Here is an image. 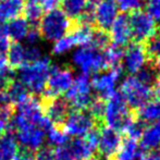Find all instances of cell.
Instances as JSON below:
<instances>
[{
	"label": "cell",
	"mask_w": 160,
	"mask_h": 160,
	"mask_svg": "<svg viewBox=\"0 0 160 160\" xmlns=\"http://www.w3.org/2000/svg\"><path fill=\"white\" fill-rule=\"evenodd\" d=\"M39 31H38V26H30V30H28V34H26V42H28V45H34L36 44L38 39H39Z\"/></svg>",
	"instance_id": "8d00e7d4"
},
{
	"label": "cell",
	"mask_w": 160,
	"mask_h": 160,
	"mask_svg": "<svg viewBox=\"0 0 160 160\" xmlns=\"http://www.w3.org/2000/svg\"><path fill=\"white\" fill-rule=\"evenodd\" d=\"M87 160H100V158H99V157L95 154V155H93V156H92L91 158H88Z\"/></svg>",
	"instance_id": "b9f144b4"
},
{
	"label": "cell",
	"mask_w": 160,
	"mask_h": 160,
	"mask_svg": "<svg viewBox=\"0 0 160 160\" xmlns=\"http://www.w3.org/2000/svg\"><path fill=\"white\" fill-rule=\"evenodd\" d=\"M74 46H75V42H74L73 37H72L71 34L68 33L63 37L56 40L55 45L52 47V53L53 55H62V53L69 51L71 48H73Z\"/></svg>",
	"instance_id": "83f0119b"
},
{
	"label": "cell",
	"mask_w": 160,
	"mask_h": 160,
	"mask_svg": "<svg viewBox=\"0 0 160 160\" xmlns=\"http://www.w3.org/2000/svg\"><path fill=\"white\" fill-rule=\"evenodd\" d=\"M121 143V133L111 128L105 127L99 132L96 155L99 158L107 160L117 152Z\"/></svg>",
	"instance_id": "7c38bea8"
},
{
	"label": "cell",
	"mask_w": 160,
	"mask_h": 160,
	"mask_svg": "<svg viewBox=\"0 0 160 160\" xmlns=\"http://www.w3.org/2000/svg\"><path fill=\"white\" fill-rule=\"evenodd\" d=\"M34 160H56L55 148L51 146H42L35 152Z\"/></svg>",
	"instance_id": "f546056e"
},
{
	"label": "cell",
	"mask_w": 160,
	"mask_h": 160,
	"mask_svg": "<svg viewBox=\"0 0 160 160\" xmlns=\"http://www.w3.org/2000/svg\"><path fill=\"white\" fill-rule=\"evenodd\" d=\"M139 160H160V148L139 152Z\"/></svg>",
	"instance_id": "74e56055"
},
{
	"label": "cell",
	"mask_w": 160,
	"mask_h": 160,
	"mask_svg": "<svg viewBox=\"0 0 160 160\" xmlns=\"http://www.w3.org/2000/svg\"><path fill=\"white\" fill-rule=\"evenodd\" d=\"M119 93L122 95L130 109H137L152 99V86L130 75L122 82Z\"/></svg>",
	"instance_id": "277c9868"
},
{
	"label": "cell",
	"mask_w": 160,
	"mask_h": 160,
	"mask_svg": "<svg viewBox=\"0 0 160 160\" xmlns=\"http://www.w3.org/2000/svg\"><path fill=\"white\" fill-rule=\"evenodd\" d=\"M8 63L13 70H18L21 65L25 63V46L19 42H11L8 50Z\"/></svg>",
	"instance_id": "603a6c76"
},
{
	"label": "cell",
	"mask_w": 160,
	"mask_h": 160,
	"mask_svg": "<svg viewBox=\"0 0 160 160\" xmlns=\"http://www.w3.org/2000/svg\"><path fill=\"white\" fill-rule=\"evenodd\" d=\"M42 51L38 47L31 45L28 47H25V63H31L39 58H42Z\"/></svg>",
	"instance_id": "d6a6232c"
},
{
	"label": "cell",
	"mask_w": 160,
	"mask_h": 160,
	"mask_svg": "<svg viewBox=\"0 0 160 160\" xmlns=\"http://www.w3.org/2000/svg\"><path fill=\"white\" fill-rule=\"evenodd\" d=\"M0 78H14V70L9 65L4 55H0Z\"/></svg>",
	"instance_id": "1f68e13d"
},
{
	"label": "cell",
	"mask_w": 160,
	"mask_h": 160,
	"mask_svg": "<svg viewBox=\"0 0 160 160\" xmlns=\"http://www.w3.org/2000/svg\"><path fill=\"white\" fill-rule=\"evenodd\" d=\"M143 44L147 57V63L154 64L156 59L160 57V25L157 32Z\"/></svg>",
	"instance_id": "cb8c5ba5"
},
{
	"label": "cell",
	"mask_w": 160,
	"mask_h": 160,
	"mask_svg": "<svg viewBox=\"0 0 160 160\" xmlns=\"http://www.w3.org/2000/svg\"><path fill=\"white\" fill-rule=\"evenodd\" d=\"M42 13L44 11L38 2H26L22 17L28 22V24L31 23V26H37L42 17Z\"/></svg>",
	"instance_id": "484cf974"
},
{
	"label": "cell",
	"mask_w": 160,
	"mask_h": 160,
	"mask_svg": "<svg viewBox=\"0 0 160 160\" xmlns=\"http://www.w3.org/2000/svg\"><path fill=\"white\" fill-rule=\"evenodd\" d=\"M19 145L14 132L4 131L0 137V160H13L17 156Z\"/></svg>",
	"instance_id": "44dd1931"
},
{
	"label": "cell",
	"mask_w": 160,
	"mask_h": 160,
	"mask_svg": "<svg viewBox=\"0 0 160 160\" xmlns=\"http://www.w3.org/2000/svg\"><path fill=\"white\" fill-rule=\"evenodd\" d=\"M132 110L128 108L122 95L119 92H114L106 100V127L113 128L119 133H122L128 123L132 121Z\"/></svg>",
	"instance_id": "7a4b0ae2"
},
{
	"label": "cell",
	"mask_w": 160,
	"mask_h": 160,
	"mask_svg": "<svg viewBox=\"0 0 160 160\" xmlns=\"http://www.w3.org/2000/svg\"><path fill=\"white\" fill-rule=\"evenodd\" d=\"M11 45V39L7 32V25H0V55H4L8 52Z\"/></svg>",
	"instance_id": "4dcf8cb0"
},
{
	"label": "cell",
	"mask_w": 160,
	"mask_h": 160,
	"mask_svg": "<svg viewBox=\"0 0 160 160\" xmlns=\"http://www.w3.org/2000/svg\"><path fill=\"white\" fill-rule=\"evenodd\" d=\"M24 0H0V25L23 14Z\"/></svg>",
	"instance_id": "ac0fdd59"
},
{
	"label": "cell",
	"mask_w": 160,
	"mask_h": 160,
	"mask_svg": "<svg viewBox=\"0 0 160 160\" xmlns=\"http://www.w3.org/2000/svg\"><path fill=\"white\" fill-rule=\"evenodd\" d=\"M131 30V42H145L158 30L159 24L143 9H136L128 14Z\"/></svg>",
	"instance_id": "5b68a950"
},
{
	"label": "cell",
	"mask_w": 160,
	"mask_h": 160,
	"mask_svg": "<svg viewBox=\"0 0 160 160\" xmlns=\"http://www.w3.org/2000/svg\"><path fill=\"white\" fill-rule=\"evenodd\" d=\"M146 9L154 20H160V0H149L146 4Z\"/></svg>",
	"instance_id": "836d02e7"
},
{
	"label": "cell",
	"mask_w": 160,
	"mask_h": 160,
	"mask_svg": "<svg viewBox=\"0 0 160 160\" xmlns=\"http://www.w3.org/2000/svg\"><path fill=\"white\" fill-rule=\"evenodd\" d=\"M39 0H28V2H38Z\"/></svg>",
	"instance_id": "7bdbcfd3"
},
{
	"label": "cell",
	"mask_w": 160,
	"mask_h": 160,
	"mask_svg": "<svg viewBox=\"0 0 160 160\" xmlns=\"http://www.w3.org/2000/svg\"><path fill=\"white\" fill-rule=\"evenodd\" d=\"M138 146L142 152L155 150L160 148V121L146 125L138 138Z\"/></svg>",
	"instance_id": "2e32d148"
},
{
	"label": "cell",
	"mask_w": 160,
	"mask_h": 160,
	"mask_svg": "<svg viewBox=\"0 0 160 160\" xmlns=\"http://www.w3.org/2000/svg\"><path fill=\"white\" fill-rule=\"evenodd\" d=\"M118 6V9H120L123 13L131 12L136 9H142V0H114Z\"/></svg>",
	"instance_id": "f1b7e54d"
},
{
	"label": "cell",
	"mask_w": 160,
	"mask_h": 160,
	"mask_svg": "<svg viewBox=\"0 0 160 160\" xmlns=\"http://www.w3.org/2000/svg\"><path fill=\"white\" fill-rule=\"evenodd\" d=\"M73 61L82 70L83 73L88 75L107 71L102 52L91 45L78 49L73 55Z\"/></svg>",
	"instance_id": "ba28073f"
},
{
	"label": "cell",
	"mask_w": 160,
	"mask_h": 160,
	"mask_svg": "<svg viewBox=\"0 0 160 160\" xmlns=\"http://www.w3.org/2000/svg\"><path fill=\"white\" fill-rule=\"evenodd\" d=\"M47 137H48L49 146L53 148L64 145L69 141V135L64 131L63 127H56V125H52L49 128L47 132Z\"/></svg>",
	"instance_id": "4316f807"
},
{
	"label": "cell",
	"mask_w": 160,
	"mask_h": 160,
	"mask_svg": "<svg viewBox=\"0 0 160 160\" xmlns=\"http://www.w3.org/2000/svg\"><path fill=\"white\" fill-rule=\"evenodd\" d=\"M62 11L69 19L75 20L87 7V0H61Z\"/></svg>",
	"instance_id": "d4e9b609"
},
{
	"label": "cell",
	"mask_w": 160,
	"mask_h": 160,
	"mask_svg": "<svg viewBox=\"0 0 160 160\" xmlns=\"http://www.w3.org/2000/svg\"><path fill=\"white\" fill-rule=\"evenodd\" d=\"M73 70L70 67L51 64L46 86L42 95L48 97L62 96L73 83Z\"/></svg>",
	"instance_id": "52a82bcc"
},
{
	"label": "cell",
	"mask_w": 160,
	"mask_h": 160,
	"mask_svg": "<svg viewBox=\"0 0 160 160\" xmlns=\"http://www.w3.org/2000/svg\"><path fill=\"white\" fill-rule=\"evenodd\" d=\"M34 156H35V150L21 146L18 149L17 156L13 160H34Z\"/></svg>",
	"instance_id": "e575fe53"
},
{
	"label": "cell",
	"mask_w": 160,
	"mask_h": 160,
	"mask_svg": "<svg viewBox=\"0 0 160 160\" xmlns=\"http://www.w3.org/2000/svg\"><path fill=\"white\" fill-rule=\"evenodd\" d=\"M133 114L136 119L149 124L152 122L160 121V101L156 99L147 101L142 107L137 109H132Z\"/></svg>",
	"instance_id": "e0dca14e"
},
{
	"label": "cell",
	"mask_w": 160,
	"mask_h": 160,
	"mask_svg": "<svg viewBox=\"0 0 160 160\" xmlns=\"http://www.w3.org/2000/svg\"><path fill=\"white\" fill-rule=\"evenodd\" d=\"M99 1H101V0H87V4L92 7H95Z\"/></svg>",
	"instance_id": "60d3db41"
},
{
	"label": "cell",
	"mask_w": 160,
	"mask_h": 160,
	"mask_svg": "<svg viewBox=\"0 0 160 160\" xmlns=\"http://www.w3.org/2000/svg\"><path fill=\"white\" fill-rule=\"evenodd\" d=\"M38 3L42 7V11L49 12V11L56 10L59 8V6L61 4V0H39Z\"/></svg>",
	"instance_id": "d590c367"
},
{
	"label": "cell",
	"mask_w": 160,
	"mask_h": 160,
	"mask_svg": "<svg viewBox=\"0 0 160 160\" xmlns=\"http://www.w3.org/2000/svg\"><path fill=\"white\" fill-rule=\"evenodd\" d=\"M51 67L48 57H42L31 63H24L19 68V81H21L35 96H40L46 86L47 78Z\"/></svg>",
	"instance_id": "6da1fadb"
},
{
	"label": "cell",
	"mask_w": 160,
	"mask_h": 160,
	"mask_svg": "<svg viewBox=\"0 0 160 160\" xmlns=\"http://www.w3.org/2000/svg\"><path fill=\"white\" fill-rule=\"evenodd\" d=\"M4 131H6V124H4L3 121L0 119V137L2 136V134L4 133Z\"/></svg>",
	"instance_id": "ab89813d"
},
{
	"label": "cell",
	"mask_w": 160,
	"mask_h": 160,
	"mask_svg": "<svg viewBox=\"0 0 160 160\" xmlns=\"http://www.w3.org/2000/svg\"><path fill=\"white\" fill-rule=\"evenodd\" d=\"M4 92H6L7 97H8L9 103L14 106V107H17L18 105L25 101L31 95L28 87L21 81L15 80V78L9 83V85L6 87Z\"/></svg>",
	"instance_id": "ffe728a7"
},
{
	"label": "cell",
	"mask_w": 160,
	"mask_h": 160,
	"mask_svg": "<svg viewBox=\"0 0 160 160\" xmlns=\"http://www.w3.org/2000/svg\"><path fill=\"white\" fill-rule=\"evenodd\" d=\"M152 99L160 101V74L152 85Z\"/></svg>",
	"instance_id": "f35d334b"
},
{
	"label": "cell",
	"mask_w": 160,
	"mask_h": 160,
	"mask_svg": "<svg viewBox=\"0 0 160 160\" xmlns=\"http://www.w3.org/2000/svg\"><path fill=\"white\" fill-rule=\"evenodd\" d=\"M118 15V6L114 0H101L94 7L96 28L109 32L114 19Z\"/></svg>",
	"instance_id": "5bb4252c"
},
{
	"label": "cell",
	"mask_w": 160,
	"mask_h": 160,
	"mask_svg": "<svg viewBox=\"0 0 160 160\" xmlns=\"http://www.w3.org/2000/svg\"><path fill=\"white\" fill-rule=\"evenodd\" d=\"M6 25H7V32H8L9 37L13 42H20L22 39H25L26 34H28V30H30L28 22L22 15L9 21L8 24H6Z\"/></svg>",
	"instance_id": "7402d4cb"
},
{
	"label": "cell",
	"mask_w": 160,
	"mask_h": 160,
	"mask_svg": "<svg viewBox=\"0 0 160 160\" xmlns=\"http://www.w3.org/2000/svg\"><path fill=\"white\" fill-rule=\"evenodd\" d=\"M37 26L42 39L56 42L71 30L72 20L69 19L62 10L56 9L42 14Z\"/></svg>",
	"instance_id": "3957f363"
},
{
	"label": "cell",
	"mask_w": 160,
	"mask_h": 160,
	"mask_svg": "<svg viewBox=\"0 0 160 160\" xmlns=\"http://www.w3.org/2000/svg\"><path fill=\"white\" fill-rule=\"evenodd\" d=\"M94 128L95 123L87 110H71L63 124L67 134L76 137L84 136Z\"/></svg>",
	"instance_id": "8fae6325"
},
{
	"label": "cell",
	"mask_w": 160,
	"mask_h": 160,
	"mask_svg": "<svg viewBox=\"0 0 160 160\" xmlns=\"http://www.w3.org/2000/svg\"><path fill=\"white\" fill-rule=\"evenodd\" d=\"M123 72V64L114 67L106 72L93 74L91 80V86L97 92V96L107 100L114 93V85Z\"/></svg>",
	"instance_id": "30bf717a"
},
{
	"label": "cell",
	"mask_w": 160,
	"mask_h": 160,
	"mask_svg": "<svg viewBox=\"0 0 160 160\" xmlns=\"http://www.w3.org/2000/svg\"><path fill=\"white\" fill-rule=\"evenodd\" d=\"M38 97H39L42 113L50 120L52 125L63 127L65 119L68 118L70 111H71V107H70L69 102L65 100L64 97H48L44 95Z\"/></svg>",
	"instance_id": "9c48e42d"
},
{
	"label": "cell",
	"mask_w": 160,
	"mask_h": 160,
	"mask_svg": "<svg viewBox=\"0 0 160 160\" xmlns=\"http://www.w3.org/2000/svg\"><path fill=\"white\" fill-rule=\"evenodd\" d=\"M71 110H86L92 101V86L89 75L81 73L73 80L70 88L63 94Z\"/></svg>",
	"instance_id": "8992f818"
},
{
	"label": "cell",
	"mask_w": 160,
	"mask_h": 160,
	"mask_svg": "<svg viewBox=\"0 0 160 160\" xmlns=\"http://www.w3.org/2000/svg\"><path fill=\"white\" fill-rule=\"evenodd\" d=\"M138 143L136 139L121 134V143L117 152L107 160H134L137 156Z\"/></svg>",
	"instance_id": "d6986e66"
},
{
	"label": "cell",
	"mask_w": 160,
	"mask_h": 160,
	"mask_svg": "<svg viewBox=\"0 0 160 160\" xmlns=\"http://www.w3.org/2000/svg\"><path fill=\"white\" fill-rule=\"evenodd\" d=\"M110 42L112 45L124 48L131 40V30L128 18L125 13H120L116 17L109 30Z\"/></svg>",
	"instance_id": "9a60e30c"
},
{
	"label": "cell",
	"mask_w": 160,
	"mask_h": 160,
	"mask_svg": "<svg viewBox=\"0 0 160 160\" xmlns=\"http://www.w3.org/2000/svg\"><path fill=\"white\" fill-rule=\"evenodd\" d=\"M123 60H124L125 69L128 73L136 74L142 68L147 64L144 44L142 42H128L123 51Z\"/></svg>",
	"instance_id": "4fadbf2b"
}]
</instances>
